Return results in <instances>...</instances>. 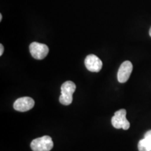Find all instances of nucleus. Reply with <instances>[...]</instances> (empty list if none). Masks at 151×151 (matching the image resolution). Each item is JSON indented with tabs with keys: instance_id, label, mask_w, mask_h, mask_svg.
I'll list each match as a JSON object with an SVG mask.
<instances>
[{
	"instance_id": "f257e3e1",
	"label": "nucleus",
	"mask_w": 151,
	"mask_h": 151,
	"mask_svg": "<svg viewBox=\"0 0 151 151\" xmlns=\"http://www.w3.org/2000/svg\"><path fill=\"white\" fill-rule=\"evenodd\" d=\"M76 89V86L72 81H68L61 86V94L60 96V102L65 106L71 104L73 101V94Z\"/></svg>"
},
{
	"instance_id": "f03ea898",
	"label": "nucleus",
	"mask_w": 151,
	"mask_h": 151,
	"mask_svg": "<svg viewBox=\"0 0 151 151\" xmlns=\"http://www.w3.org/2000/svg\"><path fill=\"white\" fill-rule=\"evenodd\" d=\"M53 146L52 138L49 136H43L34 139L30 144L33 151H50L53 148Z\"/></svg>"
},
{
	"instance_id": "7ed1b4c3",
	"label": "nucleus",
	"mask_w": 151,
	"mask_h": 151,
	"mask_svg": "<svg viewBox=\"0 0 151 151\" xmlns=\"http://www.w3.org/2000/svg\"><path fill=\"white\" fill-rule=\"evenodd\" d=\"M127 111L125 109H120L114 113L111 118V123L116 129H123L127 130L129 128L130 124L126 118Z\"/></svg>"
},
{
	"instance_id": "20e7f679",
	"label": "nucleus",
	"mask_w": 151,
	"mask_h": 151,
	"mask_svg": "<svg viewBox=\"0 0 151 151\" xmlns=\"http://www.w3.org/2000/svg\"><path fill=\"white\" fill-rule=\"evenodd\" d=\"M29 51L35 59L43 60L48 55L49 48L46 44L33 42L29 45Z\"/></svg>"
},
{
	"instance_id": "39448f33",
	"label": "nucleus",
	"mask_w": 151,
	"mask_h": 151,
	"mask_svg": "<svg viewBox=\"0 0 151 151\" xmlns=\"http://www.w3.org/2000/svg\"><path fill=\"white\" fill-rule=\"evenodd\" d=\"M35 106V101L32 98L29 97H23L18 98L14 104L15 110L20 112H26L31 110Z\"/></svg>"
},
{
	"instance_id": "423d86ee",
	"label": "nucleus",
	"mask_w": 151,
	"mask_h": 151,
	"mask_svg": "<svg viewBox=\"0 0 151 151\" xmlns=\"http://www.w3.org/2000/svg\"><path fill=\"white\" fill-rule=\"evenodd\" d=\"M133 70V65L129 61H124L118 71V80L121 83L127 82Z\"/></svg>"
},
{
	"instance_id": "0eeeda50",
	"label": "nucleus",
	"mask_w": 151,
	"mask_h": 151,
	"mask_svg": "<svg viewBox=\"0 0 151 151\" xmlns=\"http://www.w3.org/2000/svg\"><path fill=\"white\" fill-rule=\"evenodd\" d=\"M85 65L88 70L92 72H99L102 68V62L94 55H89L85 60Z\"/></svg>"
},
{
	"instance_id": "6e6552de",
	"label": "nucleus",
	"mask_w": 151,
	"mask_h": 151,
	"mask_svg": "<svg viewBox=\"0 0 151 151\" xmlns=\"http://www.w3.org/2000/svg\"><path fill=\"white\" fill-rule=\"evenodd\" d=\"M139 151H151V130L145 134L144 138L138 143Z\"/></svg>"
},
{
	"instance_id": "1a4fd4ad",
	"label": "nucleus",
	"mask_w": 151,
	"mask_h": 151,
	"mask_svg": "<svg viewBox=\"0 0 151 151\" xmlns=\"http://www.w3.org/2000/svg\"><path fill=\"white\" fill-rule=\"evenodd\" d=\"M3 52H4V46H3V45L1 44H0V55H3Z\"/></svg>"
},
{
	"instance_id": "9d476101",
	"label": "nucleus",
	"mask_w": 151,
	"mask_h": 151,
	"mask_svg": "<svg viewBox=\"0 0 151 151\" xmlns=\"http://www.w3.org/2000/svg\"><path fill=\"white\" fill-rule=\"evenodd\" d=\"M1 20H2V15L0 14V21H1Z\"/></svg>"
},
{
	"instance_id": "9b49d317",
	"label": "nucleus",
	"mask_w": 151,
	"mask_h": 151,
	"mask_svg": "<svg viewBox=\"0 0 151 151\" xmlns=\"http://www.w3.org/2000/svg\"><path fill=\"white\" fill-rule=\"evenodd\" d=\"M149 35H150V37H151V27H150V31H149Z\"/></svg>"
}]
</instances>
